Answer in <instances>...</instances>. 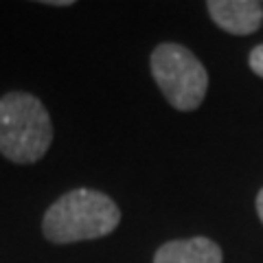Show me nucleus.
<instances>
[{
	"label": "nucleus",
	"instance_id": "nucleus-1",
	"mask_svg": "<svg viewBox=\"0 0 263 263\" xmlns=\"http://www.w3.org/2000/svg\"><path fill=\"white\" fill-rule=\"evenodd\" d=\"M119 221L121 211L110 195L95 189H75L44 213L42 233L51 243H77L110 235Z\"/></svg>",
	"mask_w": 263,
	"mask_h": 263
},
{
	"label": "nucleus",
	"instance_id": "nucleus-2",
	"mask_svg": "<svg viewBox=\"0 0 263 263\" xmlns=\"http://www.w3.org/2000/svg\"><path fill=\"white\" fill-rule=\"evenodd\" d=\"M53 143V123L37 97L7 92L0 97V154L15 164L37 162Z\"/></svg>",
	"mask_w": 263,
	"mask_h": 263
},
{
	"label": "nucleus",
	"instance_id": "nucleus-3",
	"mask_svg": "<svg viewBox=\"0 0 263 263\" xmlns=\"http://www.w3.org/2000/svg\"><path fill=\"white\" fill-rule=\"evenodd\" d=\"M152 75L164 99L180 112H191L204 101L209 75L202 62L180 44H160L152 53Z\"/></svg>",
	"mask_w": 263,
	"mask_h": 263
},
{
	"label": "nucleus",
	"instance_id": "nucleus-4",
	"mask_svg": "<svg viewBox=\"0 0 263 263\" xmlns=\"http://www.w3.org/2000/svg\"><path fill=\"white\" fill-rule=\"evenodd\" d=\"M206 9L213 22L233 35H250L263 22V5L254 0H211Z\"/></svg>",
	"mask_w": 263,
	"mask_h": 263
},
{
	"label": "nucleus",
	"instance_id": "nucleus-5",
	"mask_svg": "<svg viewBox=\"0 0 263 263\" xmlns=\"http://www.w3.org/2000/svg\"><path fill=\"white\" fill-rule=\"evenodd\" d=\"M154 263H221V248L209 237H191L162 243Z\"/></svg>",
	"mask_w": 263,
	"mask_h": 263
},
{
	"label": "nucleus",
	"instance_id": "nucleus-6",
	"mask_svg": "<svg viewBox=\"0 0 263 263\" xmlns=\"http://www.w3.org/2000/svg\"><path fill=\"white\" fill-rule=\"evenodd\" d=\"M250 68L254 75H259L263 79V44H259L257 48H252L250 53Z\"/></svg>",
	"mask_w": 263,
	"mask_h": 263
},
{
	"label": "nucleus",
	"instance_id": "nucleus-7",
	"mask_svg": "<svg viewBox=\"0 0 263 263\" xmlns=\"http://www.w3.org/2000/svg\"><path fill=\"white\" fill-rule=\"evenodd\" d=\"M257 215H259V219L263 221V189H261L259 195H257Z\"/></svg>",
	"mask_w": 263,
	"mask_h": 263
},
{
	"label": "nucleus",
	"instance_id": "nucleus-8",
	"mask_svg": "<svg viewBox=\"0 0 263 263\" xmlns=\"http://www.w3.org/2000/svg\"><path fill=\"white\" fill-rule=\"evenodd\" d=\"M44 5H48V7H68L72 3H70V0H46Z\"/></svg>",
	"mask_w": 263,
	"mask_h": 263
}]
</instances>
